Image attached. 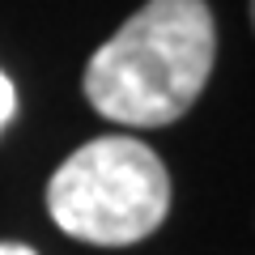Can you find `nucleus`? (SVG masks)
I'll return each mask as SVG.
<instances>
[{"mask_svg":"<svg viewBox=\"0 0 255 255\" xmlns=\"http://www.w3.org/2000/svg\"><path fill=\"white\" fill-rule=\"evenodd\" d=\"M217 26L204 0L140 4L85 64V98L124 128H166L204 94Z\"/></svg>","mask_w":255,"mask_h":255,"instance_id":"1","label":"nucleus"},{"mask_svg":"<svg viewBox=\"0 0 255 255\" xmlns=\"http://www.w3.org/2000/svg\"><path fill=\"white\" fill-rule=\"evenodd\" d=\"M47 213L68 238L132 247L170 213V174L136 136L85 140L47 183Z\"/></svg>","mask_w":255,"mask_h":255,"instance_id":"2","label":"nucleus"},{"mask_svg":"<svg viewBox=\"0 0 255 255\" xmlns=\"http://www.w3.org/2000/svg\"><path fill=\"white\" fill-rule=\"evenodd\" d=\"M13 111H17V90H13L9 77L0 73V132L13 124Z\"/></svg>","mask_w":255,"mask_h":255,"instance_id":"3","label":"nucleus"},{"mask_svg":"<svg viewBox=\"0 0 255 255\" xmlns=\"http://www.w3.org/2000/svg\"><path fill=\"white\" fill-rule=\"evenodd\" d=\"M0 255H38V251L26 243H0Z\"/></svg>","mask_w":255,"mask_h":255,"instance_id":"4","label":"nucleus"}]
</instances>
